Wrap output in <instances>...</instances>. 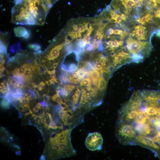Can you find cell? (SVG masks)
Instances as JSON below:
<instances>
[{
  "label": "cell",
  "instance_id": "obj_1",
  "mask_svg": "<svg viewBox=\"0 0 160 160\" xmlns=\"http://www.w3.org/2000/svg\"><path fill=\"white\" fill-rule=\"evenodd\" d=\"M115 131L123 145L154 149L160 139V90L134 92L119 111Z\"/></svg>",
  "mask_w": 160,
  "mask_h": 160
},
{
  "label": "cell",
  "instance_id": "obj_2",
  "mask_svg": "<svg viewBox=\"0 0 160 160\" xmlns=\"http://www.w3.org/2000/svg\"><path fill=\"white\" fill-rule=\"evenodd\" d=\"M11 21L17 24L43 25L49 10L40 0H15Z\"/></svg>",
  "mask_w": 160,
  "mask_h": 160
},
{
  "label": "cell",
  "instance_id": "obj_3",
  "mask_svg": "<svg viewBox=\"0 0 160 160\" xmlns=\"http://www.w3.org/2000/svg\"><path fill=\"white\" fill-rule=\"evenodd\" d=\"M72 129L58 128L50 134L46 142L43 154L47 159L56 160L76 154L71 141Z\"/></svg>",
  "mask_w": 160,
  "mask_h": 160
},
{
  "label": "cell",
  "instance_id": "obj_4",
  "mask_svg": "<svg viewBox=\"0 0 160 160\" xmlns=\"http://www.w3.org/2000/svg\"><path fill=\"white\" fill-rule=\"evenodd\" d=\"M126 48L132 57L133 63H137L149 55L152 46L150 42L137 40L130 37L126 41Z\"/></svg>",
  "mask_w": 160,
  "mask_h": 160
},
{
  "label": "cell",
  "instance_id": "obj_5",
  "mask_svg": "<svg viewBox=\"0 0 160 160\" xmlns=\"http://www.w3.org/2000/svg\"><path fill=\"white\" fill-rule=\"evenodd\" d=\"M109 58L110 62L116 69L124 64L133 63L130 54L125 47Z\"/></svg>",
  "mask_w": 160,
  "mask_h": 160
},
{
  "label": "cell",
  "instance_id": "obj_6",
  "mask_svg": "<svg viewBox=\"0 0 160 160\" xmlns=\"http://www.w3.org/2000/svg\"><path fill=\"white\" fill-rule=\"evenodd\" d=\"M103 138L101 134L97 132L89 134L85 143L87 148L91 151L100 150L102 147Z\"/></svg>",
  "mask_w": 160,
  "mask_h": 160
},
{
  "label": "cell",
  "instance_id": "obj_7",
  "mask_svg": "<svg viewBox=\"0 0 160 160\" xmlns=\"http://www.w3.org/2000/svg\"><path fill=\"white\" fill-rule=\"evenodd\" d=\"M133 38L140 41H146L148 38L149 32L147 28L141 25L134 27L130 33Z\"/></svg>",
  "mask_w": 160,
  "mask_h": 160
},
{
  "label": "cell",
  "instance_id": "obj_8",
  "mask_svg": "<svg viewBox=\"0 0 160 160\" xmlns=\"http://www.w3.org/2000/svg\"><path fill=\"white\" fill-rule=\"evenodd\" d=\"M152 12V11L150 10L145 11L137 18V22L143 25L151 22L154 17V15L151 13Z\"/></svg>",
  "mask_w": 160,
  "mask_h": 160
},
{
  "label": "cell",
  "instance_id": "obj_9",
  "mask_svg": "<svg viewBox=\"0 0 160 160\" xmlns=\"http://www.w3.org/2000/svg\"><path fill=\"white\" fill-rule=\"evenodd\" d=\"M102 75L95 69L87 71L86 76L91 80L92 82L96 86L100 77Z\"/></svg>",
  "mask_w": 160,
  "mask_h": 160
},
{
  "label": "cell",
  "instance_id": "obj_10",
  "mask_svg": "<svg viewBox=\"0 0 160 160\" xmlns=\"http://www.w3.org/2000/svg\"><path fill=\"white\" fill-rule=\"evenodd\" d=\"M108 80L104 75L101 76L99 78L96 87L101 92L105 93L106 89Z\"/></svg>",
  "mask_w": 160,
  "mask_h": 160
},
{
  "label": "cell",
  "instance_id": "obj_11",
  "mask_svg": "<svg viewBox=\"0 0 160 160\" xmlns=\"http://www.w3.org/2000/svg\"><path fill=\"white\" fill-rule=\"evenodd\" d=\"M35 72H36V71L33 66L29 65L28 64V65L26 68L23 75L26 81L28 83L31 82L33 74Z\"/></svg>",
  "mask_w": 160,
  "mask_h": 160
},
{
  "label": "cell",
  "instance_id": "obj_12",
  "mask_svg": "<svg viewBox=\"0 0 160 160\" xmlns=\"http://www.w3.org/2000/svg\"><path fill=\"white\" fill-rule=\"evenodd\" d=\"M69 78L70 82L73 84L78 83L81 80L79 76L76 71L70 72Z\"/></svg>",
  "mask_w": 160,
  "mask_h": 160
},
{
  "label": "cell",
  "instance_id": "obj_13",
  "mask_svg": "<svg viewBox=\"0 0 160 160\" xmlns=\"http://www.w3.org/2000/svg\"><path fill=\"white\" fill-rule=\"evenodd\" d=\"M28 64L25 63L23 64L20 67L18 68H16L12 71V75L18 74L23 75L25 69L28 67Z\"/></svg>",
  "mask_w": 160,
  "mask_h": 160
},
{
  "label": "cell",
  "instance_id": "obj_14",
  "mask_svg": "<svg viewBox=\"0 0 160 160\" xmlns=\"http://www.w3.org/2000/svg\"><path fill=\"white\" fill-rule=\"evenodd\" d=\"M153 11H154V17L155 20V23L159 26L160 28V5Z\"/></svg>",
  "mask_w": 160,
  "mask_h": 160
},
{
  "label": "cell",
  "instance_id": "obj_15",
  "mask_svg": "<svg viewBox=\"0 0 160 160\" xmlns=\"http://www.w3.org/2000/svg\"><path fill=\"white\" fill-rule=\"evenodd\" d=\"M61 87L69 96L74 90L76 86L72 84H66L63 85Z\"/></svg>",
  "mask_w": 160,
  "mask_h": 160
},
{
  "label": "cell",
  "instance_id": "obj_16",
  "mask_svg": "<svg viewBox=\"0 0 160 160\" xmlns=\"http://www.w3.org/2000/svg\"><path fill=\"white\" fill-rule=\"evenodd\" d=\"M52 100L56 102L60 105H63L65 103L64 102L59 93L56 92V93L53 95L51 97Z\"/></svg>",
  "mask_w": 160,
  "mask_h": 160
},
{
  "label": "cell",
  "instance_id": "obj_17",
  "mask_svg": "<svg viewBox=\"0 0 160 160\" xmlns=\"http://www.w3.org/2000/svg\"><path fill=\"white\" fill-rule=\"evenodd\" d=\"M46 72L47 73L50 75V80L52 81L53 84H54L55 82L58 83L55 74L56 71L55 69H53L52 71L47 70L46 71Z\"/></svg>",
  "mask_w": 160,
  "mask_h": 160
},
{
  "label": "cell",
  "instance_id": "obj_18",
  "mask_svg": "<svg viewBox=\"0 0 160 160\" xmlns=\"http://www.w3.org/2000/svg\"><path fill=\"white\" fill-rule=\"evenodd\" d=\"M44 5L49 9L58 0H41Z\"/></svg>",
  "mask_w": 160,
  "mask_h": 160
},
{
  "label": "cell",
  "instance_id": "obj_19",
  "mask_svg": "<svg viewBox=\"0 0 160 160\" xmlns=\"http://www.w3.org/2000/svg\"><path fill=\"white\" fill-rule=\"evenodd\" d=\"M92 82L91 79L89 77L83 79L80 82V85L81 87L89 86Z\"/></svg>",
  "mask_w": 160,
  "mask_h": 160
},
{
  "label": "cell",
  "instance_id": "obj_20",
  "mask_svg": "<svg viewBox=\"0 0 160 160\" xmlns=\"http://www.w3.org/2000/svg\"><path fill=\"white\" fill-rule=\"evenodd\" d=\"M10 103L9 101L6 98L3 97L1 101V106L3 108H9Z\"/></svg>",
  "mask_w": 160,
  "mask_h": 160
},
{
  "label": "cell",
  "instance_id": "obj_21",
  "mask_svg": "<svg viewBox=\"0 0 160 160\" xmlns=\"http://www.w3.org/2000/svg\"><path fill=\"white\" fill-rule=\"evenodd\" d=\"M59 128H60L59 126L57 125L56 122L52 120L50 121V122L48 126V129H55Z\"/></svg>",
  "mask_w": 160,
  "mask_h": 160
},
{
  "label": "cell",
  "instance_id": "obj_22",
  "mask_svg": "<svg viewBox=\"0 0 160 160\" xmlns=\"http://www.w3.org/2000/svg\"><path fill=\"white\" fill-rule=\"evenodd\" d=\"M6 46L4 43L2 42V41L1 40L0 42V55L4 54L6 52Z\"/></svg>",
  "mask_w": 160,
  "mask_h": 160
},
{
  "label": "cell",
  "instance_id": "obj_23",
  "mask_svg": "<svg viewBox=\"0 0 160 160\" xmlns=\"http://www.w3.org/2000/svg\"><path fill=\"white\" fill-rule=\"evenodd\" d=\"M5 82H1L0 83V92L4 94L7 92L6 85Z\"/></svg>",
  "mask_w": 160,
  "mask_h": 160
},
{
  "label": "cell",
  "instance_id": "obj_24",
  "mask_svg": "<svg viewBox=\"0 0 160 160\" xmlns=\"http://www.w3.org/2000/svg\"><path fill=\"white\" fill-rule=\"evenodd\" d=\"M27 90L30 93V95L32 99L35 100L37 98V95L34 91L31 89H28Z\"/></svg>",
  "mask_w": 160,
  "mask_h": 160
},
{
  "label": "cell",
  "instance_id": "obj_25",
  "mask_svg": "<svg viewBox=\"0 0 160 160\" xmlns=\"http://www.w3.org/2000/svg\"><path fill=\"white\" fill-rule=\"evenodd\" d=\"M46 84V83L43 81H41L36 86V87L39 90L41 91Z\"/></svg>",
  "mask_w": 160,
  "mask_h": 160
},
{
  "label": "cell",
  "instance_id": "obj_26",
  "mask_svg": "<svg viewBox=\"0 0 160 160\" xmlns=\"http://www.w3.org/2000/svg\"><path fill=\"white\" fill-rule=\"evenodd\" d=\"M29 47L35 51H39L40 49V46L36 44H32L29 45Z\"/></svg>",
  "mask_w": 160,
  "mask_h": 160
},
{
  "label": "cell",
  "instance_id": "obj_27",
  "mask_svg": "<svg viewBox=\"0 0 160 160\" xmlns=\"http://www.w3.org/2000/svg\"><path fill=\"white\" fill-rule=\"evenodd\" d=\"M42 98L46 102H48L50 100V97L49 95L46 94L43 95Z\"/></svg>",
  "mask_w": 160,
  "mask_h": 160
},
{
  "label": "cell",
  "instance_id": "obj_28",
  "mask_svg": "<svg viewBox=\"0 0 160 160\" xmlns=\"http://www.w3.org/2000/svg\"><path fill=\"white\" fill-rule=\"evenodd\" d=\"M5 69V68L4 66V65L0 66V74H2Z\"/></svg>",
  "mask_w": 160,
  "mask_h": 160
},
{
  "label": "cell",
  "instance_id": "obj_29",
  "mask_svg": "<svg viewBox=\"0 0 160 160\" xmlns=\"http://www.w3.org/2000/svg\"><path fill=\"white\" fill-rule=\"evenodd\" d=\"M46 157L45 156L44 154H42L41 155V157L40 158V160H46Z\"/></svg>",
  "mask_w": 160,
  "mask_h": 160
},
{
  "label": "cell",
  "instance_id": "obj_30",
  "mask_svg": "<svg viewBox=\"0 0 160 160\" xmlns=\"http://www.w3.org/2000/svg\"><path fill=\"white\" fill-rule=\"evenodd\" d=\"M20 153L21 152L20 151H18L15 152V154L17 155H20Z\"/></svg>",
  "mask_w": 160,
  "mask_h": 160
}]
</instances>
